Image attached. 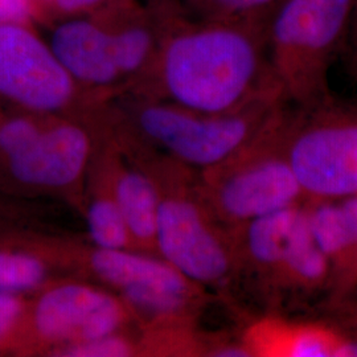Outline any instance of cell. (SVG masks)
Instances as JSON below:
<instances>
[{"mask_svg":"<svg viewBox=\"0 0 357 357\" xmlns=\"http://www.w3.org/2000/svg\"><path fill=\"white\" fill-rule=\"evenodd\" d=\"M266 20L257 16L249 24L206 26L175 38L163 64L174 101L196 112L227 113L283 98L268 59Z\"/></svg>","mask_w":357,"mask_h":357,"instance_id":"1","label":"cell"},{"mask_svg":"<svg viewBox=\"0 0 357 357\" xmlns=\"http://www.w3.org/2000/svg\"><path fill=\"white\" fill-rule=\"evenodd\" d=\"M159 190L156 255L206 290L229 293L238 283L233 231L212 213L197 187V172L151 149H125Z\"/></svg>","mask_w":357,"mask_h":357,"instance_id":"2","label":"cell"},{"mask_svg":"<svg viewBox=\"0 0 357 357\" xmlns=\"http://www.w3.org/2000/svg\"><path fill=\"white\" fill-rule=\"evenodd\" d=\"M354 0H282L268 15V59L284 101L296 107L332 96L330 70L345 51Z\"/></svg>","mask_w":357,"mask_h":357,"instance_id":"3","label":"cell"},{"mask_svg":"<svg viewBox=\"0 0 357 357\" xmlns=\"http://www.w3.org/2000/svg\"><path fill=\"white\" fill-rule=\"evenodd\" d=\"M287 107L289 103L282 105L255 138L228 160L197 172L205 203L231 231L255 218L306 203L283 147Z\"/></svg>","mask_w":357,"mask_h":357,"instance_id":"4","label":"cell"},{"mask_svg":"<svg viewBox=\"0 0 357 357\" xmlns=\"http://www.w3.org/2000/svg\"><path fill=\"white\" fill-rule=\"evenodd\" d=\"M131 323L134 315L118 294L81 277L60 275L26 294L8 355L52 356L66 345L126 331Z\"/></svg>","mask_w":357,"mask_h":357,"instance_id":"5","label":"cell"},{"mask_svg":"<svg viewBox=\"0 0 357 357\" xmlns=\"http://www.w3.org/2000/svg\"><path fill=\"white\" fill-rule=\"evenodd\" d=\"M283 147L306 202L357 197V105L335 96L305 107L289 105Z\"/></svg>","mask_w":357,"mask_h":357,"instance_id":"6","label":"cell"},{"mask_svg":"<svg viewBox=\"0 0 357 357\" xmlns=\"http://www.w3.org/2000/svg\"><path fill=\"white\" fill-rule=\"evenodd\" d=\"M284 103L283 98H266L227 113L150 106L142 110L138 125L160 153L202 172L241 150Z\"/></svg>","mask_w":357,"mask_h":357,"instance_id":"7","label":"cell"},{"mask_svg":"<svg viewBox=\"0 0 357 357\" xmlns=\"http://www.w3.org/2000/svg\"><path fill=\"white\" fill-rule=\"evenodd\" d=\"M96 150L93 135L79 125L44 126L26 149L0 160V184L17 196L61 199L82 211Z\"/></svg>","mask_w":357,"mask_h":357,"instance_id":"8","label":"cell"},{"mask_svg":"<svg viewBox=\"0 0 357 357\" xmlns=\"http://www.w3.org/2000/svg\"><path fill=\"white\" fill-rule=\"evenodd\" d=\"M75 79L54 53L29 32L0 26V96L38 113L64 109Z\"/></svg>","mask_w":357,"mask_h":357,"instance_id":"9","label":"cell"},{"mask_svg":"<svg viewBox=\"0 0 357 357\" xmlns=\"http://www.w3.org/2000/svg\"><path fill=\"white\" fill-rule=\"evenodd\" d=\"M330 283L326 258L321 255L310 228L306 203L295 220L289 246L275 282L270 315L284 308H295L319 302L323 307Z\"/></svg>","mask_w":357,"mask_h":357,"instance_id":"10","label":"cell"},{"mask_svg":"<svg viewBox=\"0 0 357 357\" xmlns=\"http://www.w3.org/2000/svg\"><path fill=\"white\" fill-rule=\"evenodd\" d=\"M115 197L138 252L156 255L159 190L150 172L125 149L106 146Z\"/></svg>","mask_w":357,"mask_h":357,"instance_id":"11","label":"cell"},{"mask_svg":"<svg viewBox=\"0 0 357 357\" xmlns=\"http://www.w3.org/2000/svg\"><path fill=\"white\" fill-rule=\"evenodd\" d=\"M306 209L312 236L328 266L330 283L323 307L332 312L356 294V249L339 203L306 202Z\"/></svg>","mask_w":357,"mask_h":357,"instance_id":"12","label":"cell"},{"mask_svg":"<svg viewBox=\"0 0 357 357\" xmlns=\"http://www.w3.org/2000/svg\"><path fill=\"white\" fill-rule=\"evenodd\" d=\"M52 52L73 79L89 85H109L121 76L114 36H107L85 22L60 26L52 40Z\"/></svg>","mask_w":357,"mask_h":357,"instance_id":"13","label":"cell"},{"mask_svg":"<svg viewBox=\"0 0 357 357\" xmlns=\"http://www.w3.org/2000/svg\"><path fill=\"white\" fill-rule=\"evenodd\" d=\"M65 275L53 261L47 234L31 228L0 229V291L31 294Z\"/></svg>","mask_w":357,"mask_h":357,"instance_id":"14","label":"cell"},{"mask_svg":"<svg viewBox=\"0 0 357 357\" xmlns=\"http://www.w3.org/2000/svg\"><path fill=\"white\" fill-rule=\"evenodd\" d=\"M82 212L90 243L107 249L137 250L115 197L106 147H97L94 153Z\"/></svg>","mask_w":357,"mask_h":357,"instance_id":"15","label":"cell"},{"mask_svg":"<svg viewBox=\"0 0 357 357\" xmlns=\"http://www.w3.org/2000/svg\"><path fill=\"white\" fill-rule=\"evenodd\" d=\"M59 357H131L142 356L141 340L128 331L116 332L102 337L66 345L52 354Z\"/></svg>","mask_w":357,"mask_h":357,"instance_id":"16","label":"cell"},{"mask_svg":"<svg viewBox=\"0 0 357 357\" xmlns=\"http://www.w3.org/2000/svg\"><path fill=\"white\" fill-rule=\"evenodd\" d=\"M150 48V38L141 29H131L114 36L116 64L121 75L131 73L141 68Z\"/></svg>","mask_w":357,"mask_h":357,"instance_id":"17","label":"cell"},{"mask_svg":"<svg viewBox=\"0 0 357 357\" xmlns=\"http://www.w3.org/2000/svg\"><path fill=\"white\" fill-rule=\"evenodd\" d=\"M38 215L31 199L17 196L0 184V229L29 228Z\"/></svg>","mask_w":357,"mask_h":357,"instance_id":"18","label":"cell"},{"mask_svg":"<svg viewBox=\"0 0 357 357\" xmlns=\"http://www.w3.org/2000/svg\"><path fill=\"white\" fill-rule=\"evenodd\" d=\"M26 303V294L0 291V355H8Z\"/></svg>","mask_w":357,"mask_h":357,"instance_id":"19","label":"cell"},{"mask_svg":"<svg viewBox=\"0 0 357 357\" xmlns=\"http://www.w3.org/2000/svg\"><path fill=\"white\" fill-rule=\"evenodd\" d=\"M282 0H208L221 13L236 16H268Z\"/></svg>","mask_w":357,"mask_h":357,"instance_id":"20","label":"cell"},{"mask_svg":"<svg viewBox=\"0 0 357 357\" xmlns=\"http://www.w3.org/2000/svg\"><path fill=\"white\" fill-rule=\"evenodd\" d=\"M332 314L335 319H337V327L357 335V291L343 306L332 311Z\"/></svg>","mask_w":357,"mask_h":357,"instance_id":"21","label":"cell"},{"mask_svg":"<svg viewBox=\"0 0 357 357\" xmlns=\"http://www.w3.org/2000/svg\"><path fill=\"white\" fill-rule=\"evenodd\" d=\"M26 0H0V23L20 20L26 17Z\"/></svg>","mask_w":357,"mask_h":357,"instance_id":"22","label":"cell"},{"mask_svg":"<svg viewBox=\"0 0 357 357\" xmlns=\"http://www.w3.org/2000/svg\"><path fill=\"white\" fill-rule=\"evenodd\" d=\"M343 212H344L345 218L348 228L351 230V236L354 238L355 249L357 253V197H352L348 200H343L339 203Z\"/></svg>","mask_w":357,"mask_h":357,"instance_id":"23","label":"cell"},{"mask_svg":"<svg viewBox=\"0 0 357 357\" xmlns=\"http://www.w3.org/2000/svg\"><path fill=\"white\" fill-rule=\"evenodd\" d=\"M345 50L348 52L349 64L357 61V0H354V13H352V23H351V32Z\"/></svg>","mask_w":357,"mask_h":357,"instance_id":"24","label":"cell"},{"mask_svg":"<svg viewBox=\"0 0 357 357\" xmlns=\"http://www.w3.org/2000/svg\"><path fill=\"white\" fill-rule=\"evenodd\" d=\"M59 7L65 8V10H76V8H82L96 3L97 0H53Z\"/></svg>","mask_w":357,"mask_h":357,"instance_id":"25","label":"cell"},{"mask_svg":"<svg viewBox=\"0 0 357 357\" xmlns=\"http://www.w3.org/2000/svg\"><path fill=\"white\" fill-rule=\"evenodd\" d=\"M349 69H351V72H352V75L357 79V61L356 63H352V64H349Z\"/></svg>","mask_w":357,"mask_h":357,"instance_id":"26","label":"cell"}]
</instances>
